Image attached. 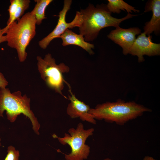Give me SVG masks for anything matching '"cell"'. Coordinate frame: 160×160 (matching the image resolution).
<instances>
[{
    "instance_id": "cell-8",
    "label": "cell",
    "mask_w": 160,
    "mask_h": 160,
    "mask_svg": "<svg viewBox=\"0 0 160 160\" xmlns=\"http://www.w3.org/2000/svg\"><path fill=\"white\" fill-rule=\"evenodd\" d=\"M152 39V35L147 36L144 32L141 33L134 41L129 54L137 56L139 63L145 60L144 55L148 56L159 55L160 44L153 42Z\"/></svg>"
},
{
    "instance_id": "cell-17",
    "label": "cell",
    "mask_w": 160,
    "mask_h": 160,
    "mask_svg": "<svg viewBox=\"0 0 160 160\" xmlns=\"http://www.w3.org/2000/svg\"><path fill=\"white\" fill-rule=\"evenodd\" d=\"M7 154L4 160H19L20 152L12 145L7 147Z\"/></svg>"
},
{
    "instance_id": "cell-5",
    "label": "cell",
    "mask_w": 160,
    "mask_h": 160,
    "mask_svg": "<svg viewBox=\"0 0 160 160\" xmlns=\"http://www.w3.org/2000/svg\"><path fill=\"white\" fill-rule=\"evenodd\" d=\"M94 129L91 128L85 129L83 124L79 123L76 128H71L65 133L63 137H58L54 134L52 137L57 139L62 145H68L71 152L64 154L66 160H84L87 158L90 152V147L85 143L86 140L93 134Z\"/></svg>"
},
{
    "instance_id": "cell-18",
    "label": "cell",
    "mask_w": 160,
    "mask_h": 160,
    "mask_svg": "<svg viewBox=\"0 0 160 160\" xmlns=\"http://www.w3.org/2000/svg\"><path fill=\"white\" fill-rule=\"evenodd\" d=\"M8 82L3 74L0 72V88H6Z\"/></svg>"
},
{
    "instance_id": "cell-9",
    "label": "cell",
    "mask_w": 160,
    "mask_h": 160,
    "mask_svg": "<svg viewBox=\"0 0 160 160\" xmlns=\"http://www.w3.org/2000/svg\"><path fill=\"white\" fill-rule=\"evenodd\" d=\"M141 33V30L138 27L124 29L119 27L111 31L107 37L121 47L123 54L126 55L129 54L130 49L136 39V35Z\"/></svg>"
},
{
    "instance_id": "cell-22",
    "label": "cell",
    "mask_w": 160,
    "mask_h": 160,
    "mask_svg": "<svg viewBox=\"0 0 160 160\" xmlns=\"http://www.w3.org/2000/svg\"><path fill=\"white\" fill-rule=\"evenodd\" d=\"M1 138H0V146H1Z\"/></svg>"
},
{
    "instance_id": "cell-21",
    "label": "cell",
    "mask_w": 160,
    "mask_h": 160,
    "mask_svg": "<svg viewBox=\"0 0 160 160\" xmlns=\"http://www.w3.org/2000/svg\"><path fill=\"white\" fill-rule=\"evenodd\" d=\"M103 160H113L111 159H110V158H107L104 159Z\"/></svg>"
},
{
    "instance_id": "cell-13",
    "label": "cell",
    "mask_w": 160,
    "mask_h": 160,
    "mask_svg": "<svg viewBox=\"0 0 160 160\" xmlns=\"http://www.w3.org/2000/svg\"><path fill=\"white\" fill-rule=\"evenodd\" d=\"M52 0H35L36 4L33 9L30 12L35 16L36 25H40L42 20L47 18L45 10L47 7L53 1Z\"/></svg>"
},
{
    "instance_id": "cell-4",
    "label": "cell",
    "mask_w": 160,
    "mask_h": 160,
    "mask_svg": "<svg viewBox=\"0 0 160 160\" xmlns=\"http://www.w3.org/2000/svg\"><path fill=\"white\" fill-rule=\"evenodd\" d=\"M30 103V98L22 96L20 91L11 93L8 88H0V117H3L6 111L7 119L13 123L22 114L30 120L34 133L39 135L40 125L31 109Z\"/></svg>"
},
{
    "instance_id": "cell-14",
    "label": "cell",
    "mask_w": 160,
    "mask_h": 160,
    "mask_svg": "<svg viewBox=\"0 0 160 160\" xmlns=\"http://www.w3.org/2000/svg\"><path fill=\"white\" fill-rule=\"evenodd\" d=\"M108 3L106 5L108 10L112 13L119 14L121 10L126 11L128 13L134 12H139V10L129 4L122 0H108Z\"/></svg>"
},
{
    "instance_id": "cell-16",
    "label": "cell",
    "mask_w": 160,
    "mask_h": 160,
    "mask_svg": "<svg viewBox=\"0 0 160 160\" xmlns=\"http://www.w3.org/2000/svg\"><path fill=\"white\" fill-rule=\"evenodd\" d=\"M19 0H10V4L8 9L9 18L7 22V26L9 25L12 23L19 3Z\"/></svg>"
},
{
    "instance_id": "cell-10",
    "label": "cell",
    "mask_w": 160,
    "mask_h": 160,
    "mask_svg": "<svg viewBox=\"0 0 160 160\" xmlns=\"http://www.w3.org/2000/svg\"><path fill=\"white\" fill-rule=\"evenodd\" d=\"M70 95L68 99L70 101L66 109L67 114L71 118H79L83 121L92 124H96V120L89 113L91 108L84 102L78 99L69 89Z\"/></svg>"
},
{
    "instance_id": "cell-20",
    "label": "cell",
    "mask_w": 160,
    "mask_h": 160,
    "mask_svg": "<svg viewBox=\"0 0 160 160\" xmlns=\"http://www.w3.org/2000/svg\"><path fill=\"white\" fill-rule=\"evenodd\" d=\"M143 160H158L155 159L153 157L149 156H146L143 158Z\"/></svg>"
},
{
    "instance_id": "cell-6",
    "label": "cell",
    "mask_w": 160,
    "mask_h": 160,
    "mask_svg": "<svg viewBox=\"0 0 160 160\" xmlns=\"http://www.w3.org/2000/svg\"><path fill=\"white\" fill-rule=\"evenodd\" d=\"M36 59L38 70L41 78L47 85L56 92L67 99L62 92L64 83L67 84L69 88H71L63 76L64 74L69 72V67L63 63L57 64L55 59L50 53L46 54L43 58L37 56Z\"/></svg>"
},
{
    "instance_id": "cell-7",
    "label": "cell",
    "mask_w": 160,
    "mask_h": 160,
    "mask_svg": "<svg viewBox=\"0 0 160 160\" xmlns=\"http://www.w3.org/2000/svg\"><path fill=\"white\" fill-rule=\"evenodd\" d=\"M72 2L71 0H64L63 7L59 13V18L55 27L50 33L39 42V45L41 48L45 49L53 39L60 38L67 29L79 27L81 26L82 18L79 11L76 12L74 18L71 22L67 23L66 21V15L71 8Z\"/></svg>"
},
{
    "instance_id": "cell-15",
    "label": "cell",
    "mask_w": 160,
    "mask_h": 160,
    "mask_svg": "<svg viewBox=\"0 0 160 160\" xmlns=\"http://www.w3.org/2000/svg\"><path fill=\"white\" fill-rule=\"evenodd\" d=\"M30 2L29 0H19L12 22L19 19L23 15L25 11L28 8Z\"/></svg>"
},
{
    "instance_id": "cell-1",
    "label": "cell",
    "mask_w": 160,
    "mask_h": 160,
    "mask_svg": "<svg viewBox=\"0 0 160 160\" xmlns=\"http://www.w3.org/2000/svg\"><path fill=\"white\" fill-rule=\"evenodd\" d=\"M79 12L82 18V24L79 27V33L87 42L95 39L102 29L110 26L118 27L123 21L137 15L128 13L121 18L113 17L106 5L103 4L95 7L89 4L86 8Z\"/></svg>"
},
{
    "instance_id": "cell-19",
    "label": "cell",
    "mask_w": 160,
    "mask_h": 160,
    "mask_svg": "<svg viewBox=\"0 0 160 160\" xmlns=\"http://www.w3.org/2000/svg\"><path fill=\"white\" fill-rule=\"evenodd\" d=\"M4 34L2 29L0 27V44L7 41L6 36Z\"/></svg>"
},
{
    "instance_id": "cell-2",
    "label": "cell",
    "mask_w": 160,
    "mask_h": 160,
    "mask_svg": "<svg viewBox=\"0 0 160 160\" xmlns=\"http://www.w3.org/2000/svg\"><path fill=\"white\" fill-rule=\"evenodd\" d=\"M151 110L134 101H125L121 99L113 102H106L91 108L89 113L96 120H103L109 123L124 125L129 121L142 116Z\"/></svg>"
},
{
    "instance_id": "cell-11",
    "label": "cell",
    "mask_w": 160,
    "mask_h": 160,
    "mask_svg": "<svg viewBox=\"0 0 160 160\" xmlns=\"http://www.w3.org/2000/svg\"><path fill=\"white\" fill-rule=\"evenodd\" d=\"M151 11L152 16L150 20L146 22L144 27V33L148 36L153 32L156 35L160 31V0L148 1L145 7L144 12Z\"/></svg>"
},
{
    "instance_id": "cell-12",
    "label": "cell",
    "mask_w": 160,
    "mask_h": 160,
    "mask_svg": "<svg viewBox=\"0 0 160 160\" xmlns=\"http://www.w3.org/2000/svg\"><path fill=\"white\" fill-rule=\"evenodd\" d=\"M60 38L62 39V44L63 46L69 45H76L81 47L90 55L94 54L92 50L94 48V45L86 41L83 36L81 34H77L72 30L67 29Z\"/></svg>"
},
{
    "instance_id": "cell-3",
    "label": "cell",
    "mask_w": 160,
    "mask_h": 160,
    "mask_svg": "<svg viewBox=\"0 0 160 160\" xmlns=\"http://www.w3.org/2000/svg\"><path fill=\"white\" fill-rule=\"evenodd\" d=\"M36 25L34 16L28 12L2 29L3 34H6L7 45L16 50L20 62L26 59V49L36 35Z\"/></svg>"
}]
</instances>
